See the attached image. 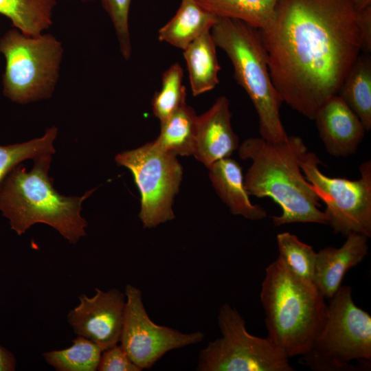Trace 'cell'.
Wrapping results in <instances>:
<instances>
[{
	"mask_svg": "<svg viewBox=\"0 0 371 371\" xmlns=\"http://www.w3.org/2000/svg\"><path fill=\"white\" fill-rule=\"evenodd\" d=\"M283 102L313 120L362 51L352 0H279L259 30Z\"/></svg>",
	"mask_w": 371,
	"mask_h": 371,
	"instance_id": "6da1fadb",
	"label": "cell"
},
{
	"mask_svg": "<svg viewBox=\"0 0 371 371\" xmlns=\"http://www.w3.org/2000/svg\"><path fill=\"white\" fill-rule=\"evenodd\" d=\"M306 151L300 137L290 135L280 142L251 137L238 147L239 157L251 161L244 177L247 193L270 198L281 207V214L272 216L276 226L295 223L328 225L320 200L300 166Z\"/></svg>",
	"mask_w": 371,
	"mask_h": 371,
	"instance_id": "7a4b0ae2",
	"label": "cell"
},
{
	"mask_svg": "<svg viewBox=\"0 0 371 371\" xmlns=\"http://www.w3.org/2000/svg\"><path fill=\"white\" fill-rule=\"evenodd\" d=\"M32 169L16 166L0 186V210L18 235L36 223L46 224L69 243L76 244L87 235V221L81 216L82 204L96 188L82 196H67L54 188L49 177L52 155L33 159Z\"/></svg>",
	"mask_w": 371,
	"mask_h": 371,
	"instance_id": "3957f363",
	"label": "cell"
},
{
	"mask_svg": "<svg viewBox=\"0 0 371 371\" xmlns=\"http://www.w3.org/2000/svg\"><path fill=\"white\" fill-rule=\"evenodd\" d=\"M260 296L267 337L289 358L308 352L327 312L325 297L314 282L297 276L278 256L265 269Z\"/></svg>",
	"mask_w": 371,
	"mask_h": 371,
	"instance_id": "277c9868",
	"label": "cell"
},
{
	"mask_svg": "<svg viewBox=\"0 0 371 371\" xmlns=\"http://www.w3.org/2000/svg\"><path fill=\"white\" fill-rule=\"evenodd\" d=\"M210 32L254 106L260 137L271 142L284 141L288 135L280 117L283 102L272 82L259 30L237 19L218 17Z\"/></svg>",
	"mask_w": 371,
	"mask_h": 371,
	"instance_id": "5b68a950",
	"label": "cell"
},
{
	"mask_svg": "<svg viewBox=\"0 0 371 371\" xmlns=\"http://www.w3.org/2000/svg\"><path fill=\"white\" fill-rule=\"evenodd\" d=\"M0 53L5 60L2 85L6 98L25 104L52 96L64 54L54 35H30L14 27L0 38Z\"/></svg>",
	"mask_w": 371,
	"mask_h": 371,
	"instance_id": "8992f818",
	"label": "cell"
},
{
	"mask_svg": "<svg viewBox=\"0 0 371 371\" xmlns=\"http://www.w3.org/2000/svg\"><path fill=\"white\" fill-rule=\"evenodd\" d=\"M371 316L358 307L350 286H341L327 304L326 319L300 363L317 371H353L355 360L370 362Z\"/></svg>",
	"mask_w": 371,
	"mask_h": 371,
	"instance_id": "52a82bcc",
	"label": "cell"
},
{
	"mask_svg": "<svg viewBox=\"0 0 371 371\" xmlns=\"http://www.w3.org/2000/svg\"><path fill=\"white\" fill-rule=\"evenodd\" d=\"M218 325L222 336L200 350L199 371H293L289 357L267 337L250 334L238 311L224 303Z\"/></svg>",
	"mask_w": 371,
	"mask_h": 371,
	"instance_id": "ba28073f",
	"label": "cell"
},
{
	"mask_svg": "<svg viewBox=\"0 0 371 371\" xmlns=\"http://www.w3.org/2000/svg\"><path fill=\"white\" fill-rule=\"evenodd\" d=\"M318 157L306 151L300 159L302 171L320 201L326 205L328 225L335 234L371 236V162L362 163L360 178L350 180L324 174Z\"/></svg>",
	"mask_w": 371,
	"mask_h": 371,
	"instance_id": "9c48e42d",
	"label": "cell"
},
{
	"mask_svg": "<svg viewBox=\"0 0 371 371\" xmlns=\"http://www.w3.org/2000/svg\"><path fill=\"white\" fill-rule=\"evenodd\" d=\"M115 160L133 176L141 195L139 217L144 227H155L175 218L172 205L183 176L177 156L150 142L118 153Z\"/></svg>",
	"mask_w": 371,
	"mask_h": 371,
	"instance_id": "30bf717a",
	"label": "cell"
},
{
	"mask_svg": "<svg viewBox=\"0 0 371 371\" xmlns=\"http://www.w3.org/2000/svg\"><path fill=\"white\" fill-rule=\"evenodd\" d=\"M120 346L142 370L149 369L166 352L203 341L205 335L196 331L183 333L177 329L154 323L149 317L142 293L127 284Z\"/></svg>",
	"mask_w": 371,
	"mask_h": 371,
	"instance_id": "8fae6325",
	"label": "cell"
},
{
	"mask_svg": "<svg viewBox=\"0 0 371 371\" xmlns=\"http://www.w3.org/2000/svg\"><path fill=\"white\" fill-rule=\"evenodd\" d=\"M79 304L67 314L74 333L99 346L103 350L120 341L126 303L124 293L117 289L98 288L92 297L82 294Z\"/></svg>",
	"mask_w": 371,
	"mask_h": 371,
	"instance_id": "7c38bea8",
	"label": "cell"
},
{
	"mask_svg": "<svg viewBox=\"0 0 371 371\" xmlns=\"http://www.w3.org/2000/svg\"><path fill=\"white\" fill-rule=\"evenodd\" d=\"M313 120L326 150L335 157L355 153L366 131L359 118L338 95L328 99Z\"/></svg>",
	"mask_w": 371,
	"mask_h": 371,
	"instance_id": "4fadbf2b",
	"label": "cell"
},
{
	"mask_svg": "<svg viewBox=\"0 0 371 371\" xmlns=\"http://www.w3.org/2000/svg\"><path fill=\"white\" fill-rule=\"evenodd\" d=\"M229 102L225 96L198 115L197 133L193 156L210 168L215 162L229 157L239 147V140L231 123Z\"/></svg>",
	"mask_w": 371,
	"mask_h": 371,
	"instance_id": "5bb4252c",
	"label": "cell"
},
{
	"mask_svg": "<svg viewBox=\"0 0 371 371\" xmlns=\"http://www.w3.org/2000/svg\"><path fill=\"white\" fill-rule=\"evenodd\" d=\"M368 240L366 236L352 233L340 247H326L317 252L313 282L325 298L334 295L346 272L367 256Z\"/></svg>",
	"mask_w": 371,
	"mask_h": 371,
	"instance_id": "9a60e30c",
	"label": "cell"
},
{
	"mask_svg": "<svg viewBox=\"0 0 371 371\" xmlns=\"http://www.w3.org/2000/svg\"><path fill=\"white\" fill-rule=\"evenodd\" d=\"M208 169L216 192L231 213L251 221H260L267 217L264 207L251 202L245 187L242 168L236 160L224 158Z\"/></svg>",
	"mask_w": 371,
	"mask_h": 371,
	"instance_id": "2e32d148",
	"label": "cell"
},
{
	"mask_svg": "<svg viewBox=\"0 0 371 371\" xmlns=\"http://www.w3.org/2000/svg\"><path fill=\"white\" fill-rule=\"evenodd\" d=\"M218 19L196 0H181L175 14L159 30L158 38L184 50L199 36L210 31Z\"/></svg>",
	"mask_w": 371,
	"mask_h": 371,
	"instance_id": "e0dca14e",
	"label": "cell"
},
{
	"mask_svg": "<svg viewBox=\"0 0 371 371\" xmlns=\"http://www.w3.org/2000/svg\"><path fill=\"white\" fill-rule=\"evenodd\" d=\"M216 47L211 32L208 31L183 50L192 92L195 96L211 91L219 82L218 75L221 67Z\"/></svg>",
	"mask_w": 371,
	"mask_h": 371,
	"instance_id": "ac0fdd59",
	"label": "cell"
},
{
	"mask_svg": "<svg viewBox=\"0 0 371 371\" xmlns=\"http://www.w3.org/2000/svg\"><path fill=\"white\" fill-rule=\"evenodd\" d=\"M198 115L186 104L161 122V131L153 141L161 150L175 156L193 155L195 150Z\"/></svg>",
	"mask_w": 371,
	"mask_h": 371,
	"instance_id": "d6986e66",
	"label": "cell"
},
{
	"mask_svg": "<svg viewBox=\"0 0 371 371\" xmlns=\"http://www.w3.org/2000/svg\"><path fill=\"white\" fill-rule=\"evenodd\" d=\"M357 115L366 131L371 129V57L359 54L337 94Z\"/></svg>",
	"mask_w": 371,
	"mask_h": 371,
	"instance_id": "ffe728a7",
	"label": "cell"
},
{
	"mask_svg": "<svg viewBox=\"0 0 371 371\" xmlns=\"http://www.w3.org/2000/svg\"><path fill=\"white\" fill-rule=\"evenodd\" d=\"M56 0H0V14L24 34L43 33L53 24Z\"/></svg>",
	"mask_w": 371,
	"mask_h": 371,
	"instance_id": "44dd1931",
	"label": "cell"
},
{
	"mask_svg": "<svg viewBox=\"0 0 371 371\" xmlns=\"http://www.w3.org/2000/svg\"><path fill=\"white\" fill-rule=\"evenodd\" d=\"M219 18L241 21L258 30L271 18L279 0H196Z\"/></svg>",
	"mask_w": 371,
	"mask_h": 371,
	"instance_id": "7402d4cb",
	"label": "cell"
},
{
	"mask_svg": "<svg viewBox=\"0 0 371 371\" xmlns=\"http://www.w3.org/2000/svg\"><path fill=\"white\" fill-rule=\"evenodd\" d=\"M65 349L43 354L45 361L58 371H95L102 350L94 342L78 335Z\"/></svg>",
	"mask_w": 371,
	"mask_h": 371,
	"instance_id": "603a6c76",
	"label": "cell"
},
{
	"mask_svg": "<svg viewBox=\"0 0 371 371\" xmlns=\"http://www.w3.org/2000/svg\"><path fill=\"white\" fill-rule=\"evenodd\" d=\"M57 135V127L52 126L45 130L42 137L22 143L0 145V186L8 174L23 161L54 154V143Z\"/></svg>",
	"mask_w": 371,
	"mask_h": 371,
	"instance_id": "cb8c5ba5",
	"label": "cell"
},
{
	"mask_svg": "<svg viewBox=\"0 0 371 371\" xmlns=\"http://www.w3.org/2000/svg\"><path fill=\"white\" fill-rule=\"evenodd\" d=\"M183 71L178 63H174L162 74L161 87L152 100L154 115L160 121L166 120L186 102V90L183 85Z\"/></svg>",
	"mask_w": 371,
	"mask_h": 371,
	"instance_id": "d4e9b609",
	"label": "cell"
},
{
	"mask_svg": "<svg viewBox=\"0 0 371 371\" xmlns=\"http://www.w3.org/2000/svg\"><path fill=\"white\" fill-rule=\"evenodd\" d=\"M279 256L297 276L313 281L317 252L297 236L285 232L277 235Z\"/></svg>",
	"mask_w": 371,
	"mask_h": 371,
	"instance_id": "484cf974",
	"label": "cell"
},
{
	"mask_svg": "<svg viewBox=\"0 0 371 371\" xmlns=\"http://www.w3.org/2000/svg\"><path fill=\"white\" fill-rule=\"evenodd\" d=\"M115 30L122 57H131L132 47L129 30V12L131 0H100Z\"/></svg>",
	"mask_w": 371,
	"mask_h": 371,
	"instance_id": "4316f807",
	"label": "cell"
},
{
	"mask_svg": "<svg viewBox=\"0 0 371 371\" xmlns=\"http://www.w3.org/2000/svg\"><path fill=\"white\" fill-rule=\"evenodd\" d=\"M99 371H141L128 357L120 345H114L102 351Z\"/></svg>",
	"mask_w": 371,
	"mask_h": 371,
	"instance_id": "83f0119b",
	"label": "cell"
},
{
	"mask_svg": "<svg viewBox=\"0 0 371 371\" xmlns=\"http://www.w3.org/2000/svg\"><path fill=\"white\" fill-rule=\"evenodd\" d=\"M358 27L362 45V51L371 52V5L358 12Z\"/></svg>",
	"mask_w": 371,
	"mask_h": 371,
	"instance_id": "f1b7e54d",
	"label": "cell"
},
{
	"mask_svg": "<svg viewBox=\"0 0 371 371\" xmlns=\"http://www.w3.org/2000/svg\"><path fill=\"white\" fill-rule=\"evenodd\" d=\"M16 365L14 355L0 346V371H13L15 370Z\"/></svg>",
	"mask_w": 371,
	"mask_h": 371,
	"instance_id": "f546056e",
	"label": "cell"
},
{
	"mask_svg": "<svg viewBox=\"0 0 371 371\" xmlns=\"http://www.w3.org/2000/svg\"><path fill=\"white\" fill-rule=\"evenodd\" d=\"M352 2L357 12L371 5V0H352Z\"/></svg>",
	"mask_w": 371,
	"mask_h": 371,
	"instance_id": "4dcf8cb0",
	"label": "cell"
},
{
	"mask_svg": "<svg viewBox=\"0 0 371 371\" xmlns=\"http://www.w3.org/2000/svg\"><path fill=\"white\" fill-rule=\"evenodd\" d=\"M80 1H95V0H80Z\"/></svg>",
	"mask_w": 371,
	"mask_h": 371,
	"instance_id": "1f68e13d",
	"label": "cell"
}]
</instances>
